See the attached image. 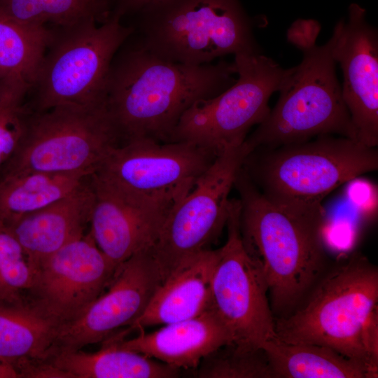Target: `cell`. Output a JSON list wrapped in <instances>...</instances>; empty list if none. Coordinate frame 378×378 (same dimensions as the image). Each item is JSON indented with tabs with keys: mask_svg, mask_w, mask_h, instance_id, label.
Returning <instances> with one entry per match:
<instances>
[{
	"mask_svg": "<svg viewBox=\"0 0 378 378\" xmlns=\"http://www.w3.org/2000/svg\"><path fill=\"white\" fill-rule=\"evenodd\" d=\"M115 55L106 105L120 139L169 142L181 117L195 102L212 98L237 80L233 62L189 65L164 59L139 41Z\"/></svg>",
	"mask_w": 378,
	"mask_h": 378,
	"instance_id": "obj_1",
	"label": "cell"
},
{
	"mask_svg": "<svg viewBox=\"0 0 378 378\" xmlns=\"http://www.w3.org/2000/svg\"><path fill=\"white\" fill-rule=\"evenodd\" d=\"M234 187L239 196L244 244L262 267L274 319L285 318L332 264L322 237L325 221L301 217L274 205L242 167Z\"/></svg>",
	"mask_w": 378,
	"mask_h": 378,
	"instance_id": "obj_2",
	"label": "cell"
},
{
	"mask_svg": "<svg viewBox=\"0 0 378 378\" xmlns=\"http://www.w3.org/2000/svg\"><path fill=\"white\" fill-rule=\"evenodd\" d=\"M320 30L313 19H298L288 29L287 40L300 50L302 59L288 69L276 105L243 143L248 154L326 134L357 141L337 77L331 41L316 43Z\"/></svg>",
	"mask_w": 378,
	"mask_h": 378,
	"instance_id": "obj_3",
	"label": "cell"
},
{
	"mask_svg": "<svg viewBox=\"0 0 378 378\" xmlns=\"http://www.w3.org/2000/svg\"><path fill=\"white\" fill-rule=\"evenodd\" d=\"M242 169L274 205L297 216L325 221L323 199L332 190L378 169L377 148L326 134L276 148L253 150Z\"/></svg>",
	"mask_w": 378,
	"mask_h": 378,
	"instance_id": "obj_4",
	"label": "cell"
},
{
	"mask_svg": "<svg viewBox=\"0 0 378 378\" xmlns=\"http://www.w3.org/2000/svg\"><path fill=\"white\" fill-rule=\"evenodd\" d=\"M377 302V267L354 252L332 263L292 314L275 319L276 337L326 346L377 370L361 342L363 325Z\"/></svg>",
	"mask_w": 378,
	"mask_h": 378,
	"instance_id": "obj_5",
	"label": "cell"
},
{
	"mask_svg": "<svg viewBox=\"0 0 378 378\" xmlns=\"http://www.w3.org/2000/svg\"><path fill=\"white\" fill-rule=\"evenodd\" d=\"M136 15L140 43L166 60L201 65L261 52L239 0H162Z\"/></svg>",
	"mask_w": 378,
	"mask_h": 378,
	"instance_id": "obj_6",
	"label": "cell"
},
{
	"mask_svg": "<svg viewBox=\"0 0 378 378\" xmlns=\"http://www.w3.org/2000/svg\"><path fill=\"white\" fill-rule=\"evenodd\" d=\"M121 19L112 12L100 25L92 18L58 28L30 84L28 109L41 111L105 102L113 59L134 30L122 24Z\"/></svg>",
	"mask_w": 378,
	"mask_h": 378,
	"instance_id": "obj_7",
	"label": "cell"
},
{
	"mask_svg": "<svg viewBox=\"0 0 378 378\" xmlns=\"http://www.w3.org/2000/svg\"><path fill=\"white\" fill-rule=\"evenodd\" d=\"M120 144L106 101L28 109L21 141L0 176L29 172L91 176Z\"/></svg>",
	"mask_w": 378,
	"mask_h": 378,
	"instance_id": "obj_8",
	"label": "cell"
},
{
	"mask_svg": "<svg viewBox=\"0 0 378 378\" xmlns=\"http://www.w3.org/2000/svg\"><path fill=\"white\" fill-rule=\"evenodd\" d=\"M234 83L219 94L195 102L181 117L169 142L187 141L217 155L241 145L270 113L288 69L260 53L234 55Z\"/></svg>",
	"mask_w": 378,
	"mask_h": 378,
	"instance_id": "obj_9",
	"label": "cell"
},
{
	"mask_svg": "<svg viewBox=\"0 0 378 378\" xmlns=\"http://www.w3.org/2000/svg\"><path fill=\"white\" fill-rule=\"evenodd\" d=\"M227 237L218 248L212 280V307L230 331L232 344L262 349L276 337L267 282L259 262L247 251L240 230V202L231 199Z\"/></svg>",
	"mask_w": 378,
	"mask_h": 378,
	"instance_id": "obj_10",
	"label": "cell"
},
{
	"mask_svg": "<svg viewBox=\"0 0 378 378\" xmlns=\"http://www.w3.org/2000/svg\"><path fill=\"white\" fill-rule=\"evenodd\" d=\"M246 155L243 144L218 154L170 211L151 246L163 280L183 260L209 249L226 226L230 192Z\"/></svg>",
	"mask_w": 378,
	"mask_h": 378,
	"instance_id": "obj_11",
	"label": "cell"
},
{
	"mask_svg": "<svg viewBox=\"0 0 378 378\" xmlns=\"http://www.w3.org/2000/svg\"><path fill=\"white\" fill-rule=\"evenodd\" d=\"M217 155L190 142L134 139L113 148L95 172L173 209Z\"/></svg>",
	"mask_w": 378,
	"mask_h": 378,
	"instance_id": "obj_12",
	"label": "cell"
},
{
	"mask_svg": "<svg viewBox=\"0 0 378 378\" xmlns=\"http://www.w3.org/2000/svg\"><path fill=\"white\" fill-rule=\"evenodd\" d=\"M162 281L151 247L132 255L117 267L106 291L78 317L59 326L48 358L103 342L120 328L132 325Z\"/></svg>",
	"mask_w": 378,
	"mask_h": 378,
	"instance_id": "obj_13",
	"label": "cell"
},
{
	"mask_svg": "<svg viewBox=\"0 0 378 378\" xmlns=\"http://www.w3.org/2000/svg\"><path fill=\"white\" fill-rule=\"evenodd\" d=\"M117 267L90 233H84L41 263L26 298L62 325L78 317L106 290Z\"/></svg>",
	"mask_w": 378,
	"mask_h": 378,
	"instance_id": "obj_14",
	"label": "cell"
},
{
	"mask_svg": "<svg viewBox=\"0 0 378 378\" xmlns=\"http://www.w3.org/2000/svg\"><path fill=\"white\" fill-rule=\"evenodd\" d=\"M357 4L348 8L332 36V53L343 74L342 93L356 139L371 148L378 146V32L366 20Z\"/></svg>",
	"mask_w": 378,
	"mask_h": 378,
	"instance_id": "obj_15",
	"label": "cell"
},
{
	"mask_svg": "<svg viewBox=\"0 0 378 378\" xmlns=\"http://www.w3.org/2000/svg\"><path fill=\"white\" fill-rule=\"evenodd\" d=\"M89 224L99 248L115 266L153 246L172 208L94 172Z\"/></svg>",
	"mask_w": 378,
	"mask_h": 378,
	"instance_id": "obj_16",
	"label": "cell"
},
{
	"mask_svg": "<svg viewBox=\"0 0 378 378\" xmlns=\"http://www.w3.org/2000/svg\"><path fill=\"white\" fill-rule=\"evenodd\" d=\"M120 347L133 351L179 370H195L216 349L232 344V336L211 307L201 314L168 323L158 330L125 340L115 335Z\"/></svg>",
	"mask_w": 378,
	"mask_h": 378,
	"instance_id": "obj_17",
	"label": "cell"
},
{
	"mask_svg": "<svg viewBox=\"0 0 378 378\" xmlns=\"http://www.w3.org/2000/svg\"><path fill=\"white\" fill-rule=\"evenodd\" d=\"M218 257V249L209 248L180 262L163 280L145 311L127 331L186 320L211 309Z\"/></svg>",
	"mask_w": 378,
	"mask_h": 378,
	"instance_id": "obj_18",
	"label": "cell"
},
{
	"mask_svg": "<svg viewBox=\"0 0 378 378\" xmlns=\"http://www.w3.org/2000/svg\"><path fill=\"white\" fill-rule=\"evenodd\" d=\"M93 191L89 178L70 195L5 224L37 267L89 224Z\"/></svg>",
	"mask_w": 378,
	"mask_h": 378,
	"instance_id": "obj_19",
	"label": "cell"
},
{
	"mask_svg": "<svg viewBox=\"0 0 378 378\" xmlns=\"http://www.w3.org/2000/svg\"><path fill=\"white\" fill-rule=\"evenodd\" d=\"M60 326L26 298L0 300V362L24 377L47 360Z\"/></svg>",
	"mask_w": 378,
	"mask_h": 378,
	"instance_id": "obj_20",
	"label": "cell"
},
{
	"mask_svg": "<svg viewBox=\"0 0 378 378\" xmlns=\"http://www.w3.org/2000/svg\"><path fill=\"white\" fill-rule=\"evenodd\" d=\"M58 378H172L181 370L141 354L122 349L116 337L102 342L100 350L59 353L44 362Z\"/></svg>",
	"mask_w": 378,
	"mask_h": 378,
	"instance_id": "obj_21",
	"label": "cell"
},
{
	"mask_svg": "<svg viewBox=\"0 0 378 378\" xmlns=\"http://www.w3.org/2000/svg\"><path fill=\"white\" fill-rule=\"evenodd\" d=\"M262 349L274 378L377 377L378 370L326 346L288 343L275 337Z\"/></svg>",
	"mask_w": 378,
	"mask_h": 378,
	"instance_id": "obj_22",
	"label": "cell"
},
{
	"mask_svg": "<svg viewBox=\"0 0 378 378\" xmlns=\"http://www.w3.org/2000/svg\"><path fill=\"white\" fill-rule=\"evenodd\" d=\"M90 176L38 172L0 176V221L43 209L76 191Z\"/></svg>",
	"mask_w": 378,
	"mask_h": 378,
	"instance_id": "obj_23",
	"label": "cell"
},
{
	"mask_svg": "<svg viewBox=\"0 0 378 378\" xmlns=\"http://www.w3.org/2000/svg\"><path fill=\"white\" fill-rule=\"evenodd\" d=\"M56 31L13 21L0 13V78L20 76L30 84Z\"/></svg>",
	"mask_w": 378,
	"mask_h": 378,
	"instance_id": "obj_24",
	"label": "cell"
},
{
	"mask_svg": "<svg viewBox=\"0 0 378 378\" xmlns=\"http://www.w3.org/2000/svg\"><path fill=\"white\" fill-rule=\"evenodd\" d=\"M0 13L23 24L57 28L92 18L104 22L111 14L88 0H0Z\"/></svg>",
	"mask_w": 378,
	"mask_h": 378,
	"instance_id": "obj_25",
	"label": "cell"
},
{
	"mask_svg": "<svg viewBox=\"0 0 378 378\" xmlns=\"http://www.w3.org/2000/svg\"><path fill=\"white\" fill-rule=\"evenodd\" d=\"M194 375L200 378H274L263 349L225 345L206 356Z\"/></svg>",
	"mask_w": 378,
	"mask_h": 378,
	"instance_id": "obj_26",
	"label": "cell"
},
{
	"mask_svg": "<svg viewBox=\"0 0 378 378\" xmlns=\"http://www.w3.org/2000/svg\"><path fill=\"white\" fill-rule=\"evenodd\" d=\"M30 83L20 76L0 78V173L21 141L28 114Z\"/></svg>",
	"mask_w": 378,
	"mask_h": 378,
	"instance_id": "obj_27",
	"label": "cell"
},
{
	"mask_svg": "<svg viewBox=\"0 0 378 378\" xmlns=\"http://www.w3.org/2000/svg\"><path fill=\"white\" fill-rule=\"evenodd\" d=\"M36 272L21 244L0 221V300L25 298Z\"/></svg>",
	"mask_w": 378,
	"mask_h": 378,
	"instance_id": "obj_28",
	"label": "cell"
},
{
	"mask_svg": "<svg viewBox=\"0 0 378 378\" xmlns=\"http://www.w3.org/2000/svg\"><path fill=\"white\" fill-rule=\"evenodd\" d=\"M361 342L370 360L378 366V312L374 309L365 321L361 331Z\"/></svg>",
	"mask_w": 378,
	"mask_h": 378,
	"instance_id": "obj_29",
	"label": "cell"
},
{
	"mask_svg": "<svg viewBox=\"0 0 378 378\" xmlns=\"http://www.w3.org/2000/svg\"><path fill=\"white\" fill-rule=\"evenodd\" d=\"M162 0H115L113 13L122 18L128 14H138L144 8Z\"/></svg>",
	"mask_w": 378,
	"mask_h": 378,
	"instance_id": "obj_30",
	"label": "cell"
},
{
	"mask_svg": "<svg viewBox=\"0 0 378 378\" xmlns=\"http://www.w3.org/2000/svg\"><path fill=\"white\" fill-rule=\"evenodd\" d=\"M0 378H19V376L11 366L0 362Z\"/></svg>",
	"mask_w": 378,
	"mask_h": 378,
	"instance_id": "obj_31",
	"label": "cell"
},
{
	"mask_svg": "<svg viewBox=\"0 0 378 378\" xmlns=\"http://www.w3.org/2000/svg\"><path fill=\"white\" fill-rule=\"evenodd\" d=\"M91 3L98 6L99 7L112 13L111 7L113 4L115 3V0H88Z\"/></svg>",
	"mask_w": 378,
	"mask_h": 378,
	"instance_id": "obj_32",
	"label": "cell"
}]
</instances>
